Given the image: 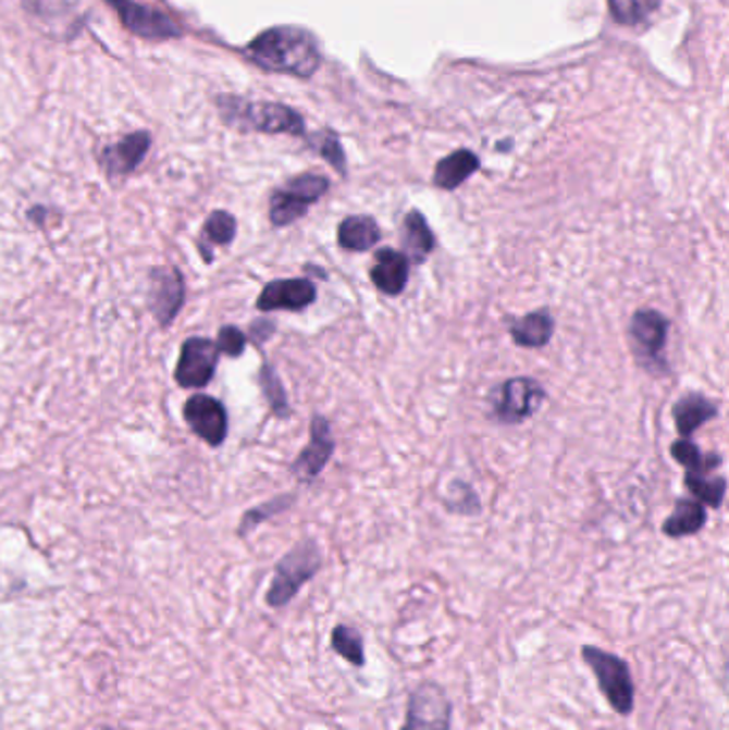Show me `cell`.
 <instances>
[{"label":"cell","instance_id":"1","mask_svg":"<svg viewBox=\"0 0 729 730\" xmlns=\"http://www.w3.org/2000/svg\"><path fill=\"white\" fill-rule=\"evenodd\" d=\"M246 54L268 71L310 77L319 66V50L310 33L294 26H279L250 41Z\"/></svg>","mask_w":729,"mask_h":730},{"label":"cell","instance_id":"2","mask_svg":"<svg viewBox=\"0 0 729 730\" xmlns=\"http://www.w3.org/2000/svg\"><path fill=\"white\" fill-rule=\"evenodd\" d=\"M323 556L314 539L300 541L289 554H285L276 568L274 579L270 583V590L265 594V603L272 609L287 607L305 587L310 579L321 570Z\"/></svg>","mask_w":729,"mask_h":730},{"label":"cell","instance_id":"3","mask_svg":"<svg viewBox=\"0 0 729 730\" xmlns=\"http://www.w3.org/2000/svg\"><path fill=\"white\" fill-rule=\"evenodd\" d=\"M223 117L240 128V131H259V133H287L302 137L305 120L298 112L281 103H248L243 99L225 97L219 101Z\"/></svg>","mask_w":729,"mask_h":730},{"label":"cell","instance_id":"4","mask_svg":"<svg viewBox=\"0 0 729 730\" xmlns=\"http://www.w3.org/2000/svg\"><path fill=\"white\" fill-rule=\"evenodd\" d=\"M582 660L597 677L600 690L609 707L618 716H631L635 707V685L627 660L595 645L582 647Z\"/></svg>","mask_w":729,"mask_h":730},{"label":"cell","instance_id":"5","mask_svg":"<svg viewBox=\"0 0 729 730\" xmlns=\"http://www.w3.org/2000/svg\"><path fill=\"white\" fill-rule=\"evenodd\" d=\"M546 389L531 376H514L503 381L487 395V419L501 425H520L531 419L544 404Z\"/></svg>","mask_w":729,"mask_h":730},{"label":"cell","instance_id":"6","mask_svg":"<svg viewBox=\"0 0 729 730\" xmlns=\"http://www.w3.org/2000/svg\"><path fill=\"white\" fill-rule=\"evenodd\" d=\"M669 319L653 308H640L631 317L629 337L638 363L655 376L669 374L668 361L664 357L668 342Z\"/></svg>","mask_w":729,"mask_h":730},{"label":"cell","instance_id":"7","mask_svg":"<svg viewBox=\"0 0 729 730\" xmlns=\"http://www.w3.org/2000/svg\"><path fill=\"white\" fill-rule=\"evenodd\" d=\"M328 190L330 180L321 173H302L292 177L270 197V223L279 228L298 223Z\"/></svg>","mask_w":729,"mask_h":730},{"label":"cell","instance_id":"8","mask_svg":"<svg viewBox=\"0 0 729 730\" xmlns=\"http://www.w3.org/2000/svg\"><path fill=\"white\" fill-rule=\"evenodd\" d=\"M452 718L454 705L447 692L434 681H424L409 696L407 718L400 730H454Z\"/></svg>","mask_w":729,"mask_h":730},{"label":"cell","instance_id":"9","mask_svg":"<svg viewBox=\"0 0 729 730\" xmlns=\"http://www.w3.org/2000/svg\"><path fill=\"white\" fill-rule=\"evenodd\" d=\"M186 301V284L183 272L176 265L150 270L148 282V308L155 314L157 323L168 330Z\"/></svg>","mask_w":729,"mask_h":730},{"label":"cell","instance_id":"10","mask_svg":"<svg viewBox=\"0 0 729 730\" xmlns=\"http://www.w3.org/2000/svg\"><path fill=\"white\" fill-rule=\"evenodd\" d=\"M219 348L217 342H212L210 337H188L184 339L183 348H181V359L176 366V383L184 387V389H201L206 387L214 374H217V366H219Z\"/></svg>","mask_w":729,"mask_h":730},{"label":"cell","instance_id":"11","mask_svg":"<svg viewBox=\"0 0 729 730\" xmlns=\"http://www.w3.org/2000/svg\"><path fill=\"white\" fill-rule=\"evenodd\" d=\"M184 419L188 428L210 447H221L227 438L230 419L225 406L212 395L197 394L184 404Z\"/></svg>","mask_w":729,"mask_h":730},{"label":"cell","instance_id":"12","mask_svg":"<svg viewBox=\"0 0 729 730\" xmlns=\"http://www.w3.org/2000/svg\"><path fill=\"white\" fill-rule=\"evenodd\" d=\"M336 450L332 425L323 415H314L310 421V441L292 463V474L300 483H312Z\"/></svg>","mask_w":729,"mask_h":730},{"label":"cell","instance_id":"13","mask_svg":"<svg viewBox=\"0 0 729 730\" xmlns=\"http://www.w3.org/2000/svg\"><path fill=\"white\" fill-rule=\"evenodd\" d=\"M317 301V286L310 279H279L268 282L263 290L257 297V310L259 312H276V310H289V312H302L308 306Z\"/></svg>","mask_w":729,"mask_h":730},{"label":"cell","instance_id":"14","mask_svg":"<svg viewBox=\"0 0 729 730\" xmlns=\"http://www.w3.org/2000/svg\"><path fill=\"white\" fill-rule=\"evenodd\" d=\"M121 15L124 28L146 39H170L178 37L181 28L163 13L135 2V0H108Z\"/></svg>","mask_w":729,"mask_h":730},{"label":"cell","instance_id":"15","mask_svg":"<svg viewBox=\"0 0 729 730\" xmlns=\"http://www.w3.org/2000/svg\"><path fill=\"white\" fill-rule=\"evenodd\" d=\"M150 135L148 133H131L119 144L108 146L101 152V165L106 169V173L110 177H121V175H128L135 169L141 165V161L146 159L148 150H150Z\"/></svg>","mask_w":729,"mask_h":730},{"label":"cell","instance_id":"16","mask_svg":"<svg viewBox=\"0 0 729 730\" xmlns=\"http://www.w3.org/2000/svg\"><path fill=\"white\" fill-rule=\"evenodd\" d=\"M409 268H411V261L403 252L394 248H381L374 257L370 281L383 295L398 297L407 288Z\"/></svg>","mask_w":729,"mask_h":730},{"label":"cell","instance_id":"17","mask_svg":"<svg viewBox=\"0 0 729 730\" xmlns=\"http://www.w3.org/2000/svg\"><path fill=\"white\" fill-rule=\"evenodd\" d=\"M717 415H719L717 401H713L708 395L700 394V392H689L680 399H676V404L671 406L674 425L682 438H691L695 430L713 421Z\"/></svg>","mask_w":729,"mask_h":730},{"label":"cell","instance_id":"18","mask_svg":"<svg viewBox=\"0 0 729 730\" xmlns=\"http://www.w3.org/2000/svg\"><path fill=\"white\" fill-rule=\"evenodd\" d=\"M509 336L522 348H544L556 332V319L547 308H538L524 317L507 319Z\"/></svg>","mask_w":729,"mask_h":730},{"label":"cell","instance_id":"19","mask_svg":"<svg viewBox=\"0 0 729 730\" xmlns=\"http://www.w3.org/2000/svg\"><path fill=\"white\" fill-rule=\"evenodd\" d=\"M400 242L405 246V257L413 263H424L425 259L434 252L436 248V235L428 225L424 214L420 210H411L405 221H403V231H400Z\"/></svg>","mask_w":729,"mask_h":730},{"label":"cell","instance_id":"20","mask_svg":"<svg viewBox=\"0 0 729 730\" xmlns=\"http://www.w3.org/2000/svg\"><path fill=\"white\" fill-rule=\"evenodd\" d=\"M480 157L471 150H456L449 157L441 159L432 173V184L441 190H456L462 186L478 169H480Z\"/></svg>","mask_w":729,"mask_h":730},{"label":"cell","instance_id":"21","mask_svg":"<svg viewBox=\"0 0 729 730\" xmlns=\"http://www.w3.org/2000/svg\"><path fill=\"white\" fill-rule=\"evenodd\" d=\"M336 237H338V246L343 250L368 252V250H372L381 242L383 233H381V226H379V223L372 216L354 214V216H347L338 225Z\"/></svg>","mask_w":729,"mask_h":730},{"label":"cell","instance_id":"22","mask_svg":"<svg viewBox=\"0 0 729 730\" xmlns=\"http://www.w3.org/2000/svg\"><path fill=\"white\" fill-rule=\"evenodd\" d=\"M706 521H708L706 506L700 505L697 500H691V498H680V500H676L674 510L664 521L662 530L669 539H684V536H693V534L702 532Z\"/></svg>","mask_w":729,"mask_h":730},{"label":"cell","instance_id":"23","mask_svg":"<svg viewBox=\"0 0 729 730\" xmlns=\"http://www.w3.org/2000/svg\"><path fill=\"white\" fill-rule=\"evenodd\" d=\"M669 453L691 474H713V470L724 463L721 455H717V453H702L700 447L695 443H691L689 438L674 441L671 447H669Z\"/></svg>","mask_w":729,"mask_h":730},{"label":"cell","instance_id":"24","mask_svg":"<svg viewBox=\"0 0 729 730\" xmlns=\"http://www.w3.org/2000/svg\"><path fill=\"white\" fill-rule=\"evenodd\" d=\"M684 485L693 494V498L704 506L721 508L728 494V479L713 474H691L684 472Z\"/></svg>","mask_w":729,"mask_h":730},{"label":"cell","instance_id":"25","mask_svg":"<svg viewBox=\"0 0 729 730\" xmlns=\"http://www.w3.org/2000/svg\"><path fill=\"white\" fill-rule=\"evenodd\" d=\"M330 645H332V649H334L343 660H347L349 665H354V667H358V669L364 667V636L360 634L358 628L347 626V623H338V626H334L332 636H330Z\"/></svg>","mask_w":729,"mask_h":730},{"label":"cell","instance_id":"26","mask_svg":"<svg viewBox=\"0 0 729 730\" xmlns=\"http://www.w3.org/2000/svg\"><path fill=\"white\" fill-rule=\"evenodd\" d=\"M238 233V221L225 212V210H214L201 228V239H199V250L206 246H230L236 239Z\"/></svg>","mask_w":729,"mask_h":730},{"label":"cell","instance_id":"27","mask_svg":"<svg viewBox=\"0 0 729 730\" xmlns=\"http://www.w3.org/2000/svg\"><path fill=\"white\" fill-rule=\"evenodd\" d=\"M259 387L263 392V397L270 404V410L279 417V419H287L292 415V406L287 399V392L274 370V366L270 361H263L261 370H259Z\"/></svg>","mask_w":729,"mask_h":730},{"label":"cell","instance_id":"28","mask_svg":"<svg viewBox=\"0 0 729 730\" xmlns=\"http://www.w3.org/2000/svg\"><path fill=\"white\" fill-rule=\"evenodd\" d=\"M296 503V494H285V496H279V498H272L263 505L255 506L250 510L244 512L243 521H240V528H238V534L240 536H246L250 530H255L259 523L272 519L274 515H281L283 510H287L289 506Z\"/></svg>","mask_w":729,"mask_h":730},{"label":"cell","instance_id":"29","mask_svg":"<svg viewBox=\"0 0 729 730\" xmlns=\"http://www.w3.org/2000/svg\"><path fill=\"white\" fill-rule=\"evenodd\" d=\"M662 0H608L609 11L620 24H638L646 20Z\"/></svg>","mask_w":729,"mask_h":730},{"label":"cell","instance_id":"30","mask_svg":"<svg viewBox=\"0 0 729 730\" xmlns=\"http://www.w3.org/2000/svg\"><path fill=\"white\" fill-rule=\"evenodd\" d=\"M310 146L341 175H347V157H345V150H343V146H341V141L334 133H330V131H325L321 135L317 133L310 141Z\"/></svg>","mask_w":729,"mask_h":730},{"label":"cell","instance_id":"31","mask_svg":"<svg viewBox=\"0 0 729 730\" xmlns=\"http://www.w3.org/2000/svg\"><path fill=\"white\" fill-rule=\"evenodd\" d=\"M217 348L221 355L227 357H240L246 350V334L238 330L236 325H225L221 327L219 337H217Z\"/></svg>","mask_w":729,"mask_h":730},{"label":"cell","instance_id":"32","mask_svg":"<svg viewBox=\"0 0 729 730\" xmlns=\"http://www.w3.org/2000/svg\"><path fill=\"white\" fill-rule=\"evenodd\" d=\"M452 503H458V505L449 508L452 512H460V515H478L480 512L478 494L467 483H462V496L458 492V483H452V496L445 500V505H452Z\"/></svg>","mask_w":729,"mask_h":730},{"label":"cell","instance_id":"33","mask_svg":"<svg viewBox=\"0 0 729 730\" xmlns=\"http://www.w3.org/2000/svg\"><path fill=\"white\" fill-rule=\"evenodd\" d=\"M274 332H276L274 321H270V319H259V321H255V323L250 325V339H252L257 346H261L265 339H270V337L274 336Z\"/></svg>","mask_w":729,"mask_h":730},{"label":"cell","instance_id":"34","mask_svg":"<svg viewBox=\"0 0 729 730\" xmlns=\"http://www.w3.org/2000/svg\"><path fill=\"white\" fill-rule=\"evenodd\" d=\"M106 730H112V729H106Z\"/></svg>","mask_w":729,"mask_h":730}]
</instances>
